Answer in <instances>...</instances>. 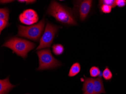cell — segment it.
Returning a JSON list of instances; mask_svg holds the SVG:
<instances>
[{"label":"cell","instance_id":"6da1fadb","mask_svg":"<svg viewBox=\"0 0 126 94\" xmlns=\"http://www.w3.org/2000/svg\"><path fill=\"white\" fill-rule=\"evenodd\" d=\"M47 13L53 17L59 22L66 25L76 26L77 22L73 11L70 8L59 3L55 0L51 1Z\"/></svg>","mask_w":126,"mask_h":94},{"label":"cell","instance_id":"7a4b0ae2","mask_svg":"<svg viewBox=\"0 0 126 94\" xmlns=\"http://www.w3.org/2000/svg\"><path fill=\"white\" fill-rule=\"evenodd\" d=\"M36 45L34 43L18 37L11 38L6 41L2 47L9 48L19 56L25 59L28 54L35 48Z\"/></svg>","mask_w":126,"mask_h":94},{"label":"cell","instance_id":"3957f363","mask_svg":"<svg viewBox=\"0 0 126 94\" xmlns=\"http://www.w3.org/2000/svg\"><path fill=\"white\" fill-rule=\"evenodd\" d=\"M45 23V19L44 17L36 24L30 26L19 25L17 36L37 41L43 33Z\"/></svg>","mask_w":126,"mask_h":94},{"label":"cell","instance_id":"277c9868","mask_svg":"<svg viewBox=\"0 0 126 94\" xmlns=\"http://www.w3.org/2000/svg\"><path fill=\"white\" fill-rule=\"evenodd\" d=\"M36 53L39 60V66L36 69V70L55 69L62 65L61 62L53 56L49 48L38 50Z\"/></svg>","mask_w":126,"mask_h":94},{"label":"cell","instance_id":"5b68a950","mask_svg":"<svg viewBox=\"0 0 126 94\" xmlns=\"http://www.w3.org/2000/svg\"><path fill=\"white\" fill-rule=\"evenodd\" d=\"M61 27L54 25L49 22L47 23L44 32L40 40L39 45L36 50L50 48L57 33Z\"/></svg>","mask_w":126,"mask_h":94},{"label":"cell","instance_id":"8992f818","mask_svg":"<svg viewBox=\"0 0 126 94\" xmlns=\"http://www.w3.org/2000/svg\"><path fill=\"white\" fill-rule=\"evenodd\" d=\"M93 1L91 0L76 1L74 5L73 13L78 16L81 21H84L90 12Z\"/></svg>","mask_w":126,"mask_h":94},{"label":"cell","instance_id":"52a82bcc","mask_svg":"<svg viewBox=\"0 0 126 94\" xmlns=\"http://www.w3.org/2000/svg\"><path fill=\"white\" fill-rule=\"evenodd\" d=\"M19 20L22 24L32 25L38 22L39 17L35 11L32 9H27L20 14Z\"/></svg>","mask_w":126,"mask_h":94},{"label":"cell","instance_id":"ba28073f","mask_svg":"<svg viewBox=\"0 0 126 94\" xmlns=\"http://www.w3.org/2000/svg\"><path fill=\"white\" fill-rule=\"evenodd\" d=\"M83 94H94L93 78L85 77L83 85Z\"/></svg>","mask_w":126,"mask_h":94},{"label":"cell","instance_id":"9c48e42d","mask_svg":"<svg viewBox=\"0 0 126 94\" xmlns=\"http://www.w3.org/2000/svg\"><path fill=\"white\" fill-rule=\"evenodd\" d=\"M16 85L11 84L9 76L4 80H0V94H8L10 91Z\"/></svg>","mask_w":126,"mask_h":94},{"label":"cell","instance_id":"30bf717a","mask_svg":"<svg viewBox=\"0 0 126 94\" xmlns=\"http://www.w3.org/2000/svg\"><path fill=\"white\" fill-rule=\"evenodd\" d=\"M94 81V94L106 93L103 81L101 77L93 78Z\"/></svg>","mask_w":126,"mask_h":94},{"label":"cell","instance_id":"8fae6325","mask_svg":"<svg viewBox=\"0 0 126 94\" xmlns=\"http://www.w3.org/2000/svg\"><path fill=\"white\" fill-rule=\"evenodd\" d=\"M81 70V66L78 62L73 64L70 68L68 76L70 77H73L78 75Z\"/></svg>","mask_w":126,"mask_h":94},{"label":"cell","instance_id":"7c38bea8","mask_svg":"<svg viewBox=\"0 0 126 94\" xmlns=\"http://www.w3.org/2000/svg\"><path fill=\"white\" fill-rule=\"evenodd\" d=\"M52 48L53 52L56 55H62L64 51L63 46L59 44H54Z\"/></svg>","mask_w":126,"mask_h":94},{"label":"cell","instance_id":"4fadbf2b","mask_svg":"<svg viewBox=\"0 0 126 94\" xmlns=\"http://www.w3.org/2000/svg\"><path fill=\"white\" fill-rule=\"evenodd\" d=\"M9 15V11L7 8L0 9V19L4 20L8 22Z\"/></svg>","mask_w":126,"mask_h":94},{"label":"cell","instance_id":"5bb4252c","mask_svg":"<svg viewBox=\"0 0 126 94\" xmlns=\"http://www.w3.org/2000/svg\"><path fill=\"white\" fill-rule=\"evenodd\" d=\"M103 77L106 81L110 80L112 77V75L108 67H106L102 73Z\"/></svg>","mask_w":126,"mask_h":94},{"label":"cell","instance_id":"9a60e30c","mask_svg":"<svg viewBox=\"0 0 126 94\" xmlns=\"http://www.w3.org/2000/svg\"><path fill=\"white\" fill-rule=\"evenodd\" d=\"M100 70L98 67L93 66L90 69V75L92 77H96L100 74Z\"/></svg>","mask_w":126,"mask_h":94},{"label":"cell","instance_id":"2e32d148","mask_svg":"<svg viewBox=\"0 0 126 94\" xmlns=\"http://www.w3.org/2000/svg\"><path fill=\"white\" fill-rule=\"evenodd\" d=\"M99 3L100 5H106L109 6L112 8L115 7L116 6V0H99Z\"/></svg>","mask_w":126,"mask_h":94},{"label":"cell","instance_id":"e0dca14e","mask_svg":"<svg viewBox=\"0 0 126 94\" xmlns=\"http://www.w3.org/2000/svg\"><path fill=\"white\" fill-rule=\"evenodd\" d=\"M100 6L101 12L105 14L110 13L111 11L112 7L106 5H102Z\"/></svg>","mask_w":126,"mask_h":94},{"label":"cell","instance_id":"ac0fdd59","mask_svg":"<svg viewBox=\"0 0 126 94\" xmlns=\"http://www.w3.org/2000/svg\"><path fill=\"white\" fill-rule=\"evenodd\" d=\"M10 24L8 21L0 19V33L6 27L9 26Z\"/></svg>","mask_w":126,"mask_h":94},{"label":"cell","instance_id":"d6986e66","mask_svg":"<svg viewBox=\"0 0 126 94\" xmlns=\"http://www.w3.org/2000/svg\"><path fill=\"white\" fill-rule=\"evenodd\" d=\"M126 4L125 0H116V5L119 7H123Z\"/></svg>","mask_w":126,"mask_h":94},{"label":"cell","instance_id":"ffe728a7","mask_svg":"<svg viewBox=\"0 0 126 94\" xmlns=\"http://www.w3.org/2000/svg\"><path fill=\"white\" fill-rule=\"evenodd\" d=\"M18 2L20 3H26V5L29 4H32V3L36 2V0H18Z\"/></svg>","mask_w":126,"mask_h":94},{"label":"cell","instance_id":"44dd1931","mask_svg":"<svg viewBox=\"0 0 126 94\" xmlns=\"http://www.w3.org/2000/svg\"><path fill=\"white\" fill-rule=\"evenodd\" d=\"M14 0H0V3L1 4H6V3H10L12 2H14Z\"/></svg>","mask_w":126,"mask_h":94},{"label":"cell","instance_id":"7402d4cb","mask_svg":"<svg viewBox=\"0 0 126 94\" xmlns=\"http://www.w3.org/2000/svg\"></svg>","mask_w":126,"mask_h":94}]
</instances>
